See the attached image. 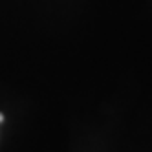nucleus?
<instances>
[{"instance_id":"obj_1","label":"nucleus","mask_w":152,"mask_h":152,"mask_svg":"<svg viewBox=\"0 0 152 152\" xmlns=\"http://www.w3.org/2000/svg\"><path fill=\"white\" fill-rule=\"evenodd\" d=\"M2 121H4V115H2V114H0V123H2Z\"/></svg>"}]
</instances>
